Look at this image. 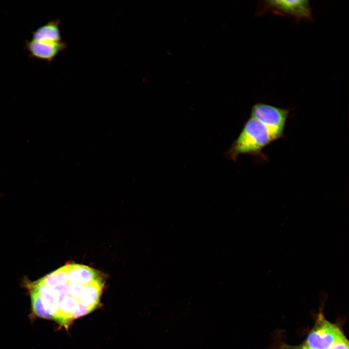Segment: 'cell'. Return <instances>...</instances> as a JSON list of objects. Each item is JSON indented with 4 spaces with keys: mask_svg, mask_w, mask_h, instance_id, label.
Listing matches in <instances>:
<instances>
[{
    "mask_svg": "<svg viewBox=\"0 0 349 349\" xmlns=\"http://www.w3.org/2000/svg\"><path fill=\"white\" fill-rule=\"evenodd\" d=\"M273 141L266 127L257 119L251 117L234 143L231 152L233 156L259 154Z\"/></svg>",
    "mask_w": 349,
    "mask_h": 349,
    "instance_id": "obj_1",
    "label": "cell"
},
{
    "mask_svg": "<svg viewBox=\"0 0 349 349\" xmlns=\"http://www.w3.org/2000/svg\"><path fill=\"white\" fill-rule=\"evenodd\" d=\"M281 349H289L287 348V347H286V348L283 347V348H281Z\"/></svg>",
    "mask_w": 349,
    "mask_h": 349,
    "instance_id": "obj_10",
    "label": "cell"
},
{
    "mask_svg": "<svg viewBox=\"0 0 349 349\" xmlns=\"http://www.w3.org/2000/svg\"><path fill=\"white\" fill-rule=\"evenodd\" d=\"M289 112L288 109L258 103L252 107L251 117L264 124L274 141L284 136L285 125Z\"/></svg>",
    "mask_w": 349,
    "mask_h": 349,
    "instance_id": "obj_2",
    "label": "cell"
},
{
    "mask_svg": "<svg viewBox=\"0 0 349 349\" xmlns=\"http://www.w3.org/2000/svg\"><path fill=\"white\" fill-rule=\"evenodd\" d=\"M344 335L336 325L327 320L320 313L307 336L305 345L312 349H329Z\"/></svg>",
    "mask_w": 349,
    "mask_h": 349,
    "instance_id": "obj_4",
    "label": "cell"
},
{
    "mask_svg": "<svg viewBox=\"0 0 349 349\" xmlns=\"http://www.w3.org/2000/svg\"><path fill=\"white\" fill-rule=\"evenodd\" d=\"M301 349H312L309 348L308 347H307L306 345H304L301 348Z\"/></svg>",
    "mask_w": 349,
    "mask_h": 349,
    "instance_id": "obj_9",
    "label": "cell"
},
{
    "mask_svg": "<svg viewBox=\"0 0 349 349\" xmlns=\"http://www.w3.org/2000/svg\"><path fill=\"white\" fill-rule=\"evenodd\" d=\"M260 5L258 15L271 12L279 16H291L298 22L313 19L312 8L307 0H267L262 1Z\"/></svg>",
    "mask_w": 349,
    "mask_h": 349,
    "instance_id": "obj_3",
    "label": "cell"
},
{
    "mask_svg": "<svg viewBox=\"0 0 349 349\" xmlns=\"http://www.w3.org/2000/svg\"><path fill=\"white\" fill-rule=\"evenodd\" d=\"M24 47L29 57L51 63L61 51L66 49L67 44L60 42H43L33 39L26 40Z\"/></svg>",
    "mask_w": 349,
    "mask_h": 349,
    "instance_id": "obj_5",
    "label": "cell"
},
{
    "mask_svg": "<svg viewBox=\"0 0 349 349\" xmlns=\"http://www.w3.org/2000/svg\"><path fill=\"white\" fill-rule=\"evenodd\" d=\"M59 19L50 20L32 32V39L43 42H60L62 38Z\"/></svg>",
    "mask_w": 349,
    "mask_h": 349,
    "instance_id": "obj_6",
    "label": "cell"
},
{
    "mask_svg": "<svg viewBox=\"0 0 349 349\" xmlns=\"http://www.w3.org/2000/svg\"><path fill=\"white\" fill-rule=\"evenodd\" d=\"M30 292L32 310L34 314L41 318L52 319L51 315L45 309L41 297L36 288L31 283H27Z\"/></svg>",
    "mask_w": 349,
    "mask_h": 349,
    "instance_id": "obj_7",
    "label": "cell"
},
{
    "mask_svg": "<svg viewBox=\"0 0 349 349\" xmlns=\"http://www.w3.org/2000/svg\"><path fill=\"white\" fill-rule=\"evenodd\" d=\"M329 349H349V343L344 335L337 340Z\"/></svg>",
    "mask_w": 349,
    "mask_h": 349,
    "instance_id": "obj_8",
    "label": "cell"
}]
</instances>
